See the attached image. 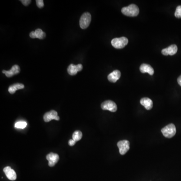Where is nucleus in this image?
<instances>
[{
    "label": "nucleus",
    "instance_id": "obj_1",
    "mask_svg": "<svg viewBox=\"0 0 181 181\" xmlns=\"http://www.w3.org/2000/svg\"><path fill=\"white\" fill-rule=\"evenodd\" d=\"M121 12L124 15L129 17H135L137 16L139 13L138 7L134 4H131L128 7H123Z\"/></svg>",
    "mask_w": 181,
    "mask_h": 181
},
{
    "label": "nucleus",
    "instance_id": "obj_2",
    "mask_svg": "<svg viewBox=\"0 0 181 181\" xmlns=\"http://www.w3.org/2000/svg\"><path fill=\"white\" fill-rule=\"evenodd\" d=\"M161 132L165 137L171 138L176 134V126L174 124H169L161 129Z\"/></svg>",
    "mask_w": 181,
    "mask_h": 181
},
{
    "label": "nucleus",
    "instance_id": "obj_3",
    "mask_svg": "<svg viewBox=\"0 0 181 181\" xmlns=\"http://www.w3.org/2000/svg\"><path fill=\"white\" fill-rule=\"evenodd\" d=\"M128 43V40L126 37H122L120 38H114L111 41V44L115 49H123Z\"/></svg>",
    "mask_w": 181,
    "mask_h": 181
},
{
    "label": "nucleus",
    "instance_id": "obj_4",
    "mask_svg": "<svg viewBox=\"0 0 181 181\" xmlns=\"http://www.w3.org/2000/svg\"><path fill=\"white\" fill-rule=\"evenodd\" d=\"M91 21V15L88 12L83 14L80 20V25L81 29H86L89 26Z\"/></svg>",
    "mask_w": 181,
    "mask_h": 181
},
{
    "label": "nucleus",
    "instance_id": "obj_5",
    "mask_svg": "<svg viewBox=\"0 0 181 181\" xmlns=\"http://www.w3.org/2000/svg\"><path fill=\"white\" fill-rule=\"evenodd\" d=\"M101 108L103 110H108L112 112H115L117 110V105L111 100H107L101 104Z\"/></svg>",
    "mask_w": 181,
    "mask_h": 181
},
{
    "label": "nucleus",
    "instance_id": "obj_6",
    "mask_svg": "<svg viewBox=\"0 0 181 181\" xmlns=\"http://www.w3.org/2000/svg\"><path fill=\"white\" fill-rule=\"evenodd\" d=\"M120 155H124L130 149V142L128 140H122L117 143Z\"/></svg>",
    "mask_w": 181,
    "mask_h": 181
},
{
    "label": "nucleus",
    "instance_id": "obj_7",
    "mask_svg": "<svg viewBox=\"0 0 181 181\" xmlns=\"http://www.w3.org/2000/svg\"><path fill=\"white\" fill-rule=\"evenodd\" d=\"M44 119L45 122H49L51 120H59V117L58 116L57 111L54 110H51L50 111L46 112L44 115Z\"/></svg>",
    "mask_w": 181,
    "mask_h": 181
},
{
    "label": "nucleus",
    "instance_id": "obj_8",
    "mask_svg": "<svg viewBox=\"0 0 181 181\" xmlns=\"http://www.w3.org/2000/svg\"><path fill=\"white\" fill-rule=\"evenodd\" d=\"M46 158L49 161V166L51 167L54 166L59 160V155L53 152H50V154L47 155Z\"/></svg>",
    "mask_w": 181,
    "mask_h": 181
},
{
    "label": "nucleus",
    "instance_id": "obj_9",
    "mask_svg": "<svg viewBox=\"0 0 181 181\" xmlns=\"http://www.w3.org/2000/svg\"><path fill=\"white\" fill-rule=\"evenodd\" d=\"M83 69L82 64H79L75 65L74 64H70L67 68V72L71 76H75L77 74L78 72H80Z\"/></svg>",
    "mask_w": 181,
    "mask_h": 181
},
{
    "label": "nucleus",
    "instance_id": "obj_10",
    "mask_svg": "<svg viewBox=\"0 0 181 181\" xmlns=\"http://www.w3.org/2000/svg\"><path fill=\"white\" fill-rule=\"evenodd\" d=\"M177 46L175 44L171 45L166 49H163L161 53L164 55H173L177 53Z\"/></svg>",
    "mask_w": 181,
    "mask_h": 181
},
{
    "label": "nucleus",
    "instance_id": "obj_11",
    "mask_svg": "<svg viewBox=\"0 0 181 181\" xmlns=\"http://www.w3.org/2000/svg\"><path fill=\"white\" fill-rule=\"evenodd\" d=\"M20 68L19 66L18 65H14L12 67V68L9 71H5L3 70L2 72L5 74L7 77H12L14 75H17L20 72Z\"/></svg>",
    "mask_w": 181,
    "mask_h": 181
},
{
    "label": "nucleus",
    "instance_id": "obj_12",
    "mask_svg": "<svg viewBox=\"0 0 181 181\" xmlns=\"http://www.w3.org/2000/svg\"><path fill=\"white\" fill-rule=\"evenodd\" d=\"M4 173L10 180L15 181L17 178V175L14 170L10 167H6L3 169Z\"/></svg>",
    "mask_w": 181,
    "mask_h": 181
},
{
    "label": "nucleus",
    "instance_id": "obj_13",
    "mask_svg": "<svg viewBox=\"0 0 181 181\" xmlns=\"http://www.w3.org/2000/svg\"><path fill=\"white\" fill-rule=\"evenodd\" d=\"M120 72L118 70H115L108 75V79L111 83H116L120 79Z\"/></svg>",
    "mask_w": 181,
    "mask_h": 181
},
{
    "label": "nucleus",
    "instance_id": "obj_14",
    "mask_svg": "<svg viewBox=\"0 0 181 181\" xmlns=\"http://www.w3.org/2000/svg\"><path fill=\"white\" fill-rule=\"evenodd\" d=\"M141 104L147 110H150L153 107V102L151 99L148 98H143L140 101Z\"/></svg>",
    "mask_w": 181,
    "mask_h": 181
},
{
    "label": "nucleus",
    "instance_id": "obj_15",
    "mask_svg": "<svg viewBox=\"0 0 181 181\" xmlns=\"http://www.w3.org/2000/svg\"><path fill=\"white\" fill-rule=\"evenodd\" d=\"M140 71L142 73L147 72L151 76L154 75L155 72L154 68H152L150 64H146V63H143L141 65L140 67Z\"/></svg>",
    "mask_w": 181,
    "mask_h": 181
},
{
    "label": "nucleus",
    "instance_id": "obj_16",
    "mask_svg": "<svg viewBox=\"0 0 181 181\" xmlns=\"http://www.w3.org/2000/svg\"><path fill=\"white\" fill-rule=\"evenodd\" d=\"M24 88V86L22 84L20 83H17V84H13L12 85L10 86L9 88V92L11 94H13L17 90L22 89Z\"/></svg>",
    "mask_w": 181,
    "mask_h": 181
},
{
    "label": "nucleus",
    "instance_id": "obj_17",
    "mask_svg": "<svg viewBox=\"0 0 181 181\" xmlns=\"http://www.w3.org/2000/svg\"><path fill=\"white\" fill-rule=\"evenodd\" d=\"M34 32L36 38H39L40 39H43L46 36V34L41 29H36Z\"/></svg>",
    "mask_w": 181,
    "mask_h": 181
},
{
    "label": "nucleus",
    "instance_id": "obj_18",
    "mask_svg": "<svg viewBox=\"0 0 181 181\" xmlns=\"http://www.w3.org/2000/svg\"><path fill=\"white\" fill-rule=\"evenodd\" d=\"M82 133L81 131L77 130L74 132V133L72 134V139H74L75 142L80 141L82 138Z\"/></svg>",
    "mask_w": 181,
    "mask_h": 181
},
{
    "label": "nucleus",
    "instance_id": "obj_19",
    "mask_svg": "<svg viewBox=\"0 0 181 181\" xmlns=\"http://www.w3.org/2000/svg\"><path fill=\"white\" fill-rule=\"evenodd\" d=\"M27 125V124L25 121H19L16 122L15 124V127L17 128L23 129L26 127Z\"/></svg>",
    "mask_w": 181,
    "mask_h": 181
},
{
    "label": "nucleus",
    "instance_id": "obj_20",
    "mask_svg": "<svg viewBox=\"0 0 181 181\" xmlns=\"http://www.w3.org/2000/svg\"><path fill=\"white\" fill-rule=\"evenodd\" d=\"M174 16L178 18H181V6H179L176 8Z\"/></svg>",
    "mask_w": 181,
    "mask_h": 181
},
{
    "label": "nucleus",
    "instance_id": "obj_21",
    "mask_svg": "<svg viewBox=\"0 0 181 181\" xmlns=\"http://www.w3.org/2000/svg\"><path fill=\"white\" fill-rule=\"evenodd\" d=\"M36 5L38 8H42L44 7V3L43 0H36Z\"/></svg>",
    "mask_w": 181,
    "mask_h": 181
},
{
    "label": "nucleus",
    "instance_id": "obj_22",
    "mask_svg": "<svg viewBox=\"0 0 181 181\" xmlns=\"http://www.w3.org/2000/svg\"><path fill=\"white\" fill-rule=\"evenodd\" d=\"M21 2L25 6H27L31 3V1H30V0H22V1H21Z\"/></svg>",
    "mask_w": 181,
    "mask_h": 181
},
{
    "label": "nucleus",
    "instance_id": "obj_23",
    "mask_svg": "<svg viewBox=\"0 0 181 181\" xmlns=\"http://www.w3.org/2000/svg\"><path fill=\"white\" fill-rule=\"evenodd\" d=\"M76 142L74 141V139H70L69 142H68V144L70 145V146H74L75 145V143H76Z\"/></svg>",
    "mask_w": 181,
    "mask_h": 181
},
{
    "label": "nucleus",
    "instance_id": "obj_24",
    "mask_svg": "<svg viewBox=\"0 0 181 181\" xmlns=\"http://www.w3.org/2000/svg\"><path fill=\"white\" fill-rule=\"evenodd\" d=\"M30 37L31 38H36L35 35V32L34 31H32L29 34Z\"/></svg>",
    "mask_w": 181,
    "mask_h": 181
},
{
    "label": "nucleus",
    "instance_id": "obj_25",
    "mask_svg": "<svg viewBox=\"0 0 181 181\" xmlns=\"http://www.w3.org/2000/svg\"><path fill=\"white\" fill-rule=\"evenodd\" d=\"M178 83L179 85L181 87V75L178 78Z\"/></svg>",
    "mask_w": 181,
    "mask_h": 181
}]
</instances>
